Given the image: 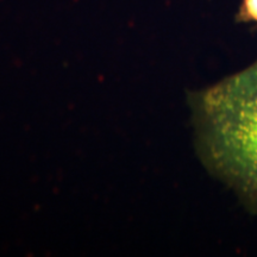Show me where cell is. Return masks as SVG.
I'll return each mask as SVG.
<instances>
[{
	"mask_svg": "<svg viewBox=\"0 0 257 257\" xmlns=\"http://www.w3.org/2000/svg\"><path fill=\"white\" fill-rule=\"evenodd\" d=\"M191 105L204 165L257 213V61L192 94Z\"/></svg>",
	"mask_w": 257,
	"mask_h": 257,
	"instance_id": "1",
	"label": "cell"
},
{
	"mask_svg": "<svg viewBox=\"0 0 257 257\" xmlns=\"http://www.w3.org/2000/svg\"><path fill=\"white\" fill-rule=\"evenodd\" d=\"M237 21L244 23H257V0H242L237 14Z\"/></svg>",
	"mask_w": 257,
	"mask_h": 257,
	"instance_id": "2",
	"label": "cell"
}]
</instances>
